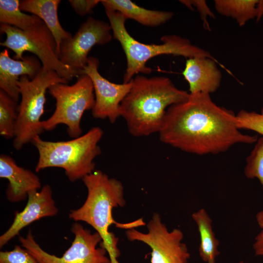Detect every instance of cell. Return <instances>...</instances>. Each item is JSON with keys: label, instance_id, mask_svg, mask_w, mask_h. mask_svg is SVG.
Masks as SVG:
<instances>
[{"label": "cell", "instance_id": "6da1fadb", "mask_svg": "<svg viewBox=\"0 0 263 263\" xmlns=\"http://www.w3.org/2000/svg\"><path fill=\"white\" fill-rule=\"evenodd\" d=\"M158 134L163 143L197 155L218 154L258 140L257 136L240 131L232 111L202 93L189 94L186 100L170 106Z\"/></svg>", "mask_w": 263, "mask_h": 263}, {"label": "cell", "instance_id": "7a4b0ae2", "mask_svg": "<svg viewBox=\"0 0 263 263\" xmlns=\"http://www.w3.org/2000/svg\"><path fill=\"white\" fill-rule=\"evenodd\" d=\"M120 107V114L135 137L158 133L168 109L186 100L189 93L175 86L168 77L136 75Z\"/></svg>", "mask_w": 263, "mask_h": 263}, {"label": "cell", "instance_id": "3957f363", "mask_svg": "<svg viewBox=\"0 0 263 263\" xmlns=\"http://www.w3.org/2000/svg\"><path fill=\"white\" fill-rule=\"evenodd\" d=\"M87 189L86 199L81 207L71 210L69 218L75 222H84L92 226L102 239L101 246L105 248L111 263H119L120 251L118 238L109 231L112 224L129 229L146 225L143 218L128 223H119L113 217L114 207H123L126 202L124 188L118 180L109 177L101 170H95L82 180Z\"/></svg>", "mask_w": 263, "mask_h": 263}, {"label": "cell", "instance_id": "277c9868", "mask_svg": "<svg viewBox=\"0 0 263 263\" xmlns=\"http://www.w3.org/2000/svg\"><path fill=\"white\" fill-rule=\"evenodd\" d=\"M113 37L117 40L124 52L127 67L123 76V83H128L139 73L149 74L151 69L146 66L151 58L162 55H172L185 57H206L216 59L210 54L191 43L188 38L175 35L161 37L163 43L148 44L134 39L125 26L126 19L119 13L105 10Z\"/></svg>", "mask_w": 263, "mask_h": 263}, {"label": "cell", "instance_id": "5b68a950", "mask_svg": "<svg viewBox=\"0 0 263 263\" xmlns=\"http://www.w3.org/2000/svg\"><path fill=\"white\" fill-rule=\"evenodd\" d=\"M103 135L100 127H94L68 141H50L36 136L32 141L38 152L35 171L59 168L65 170L71 182L82 180L94 171V160L101 153L98 144Z\"/></svg>", "mask_w": 263, "mask_h": 263}, {"label": "cell", "instance_id": "8992f818", "mask_svg": "<svg viewBox=\"0 0 263 263\" xmlns=\"http://www.w3.org/2000/svg\"><path fill=\"white\" fill-rule=\"evenodd\" d=\"M69 81L60 76L55 71L42 68L33 79L22 75L18 82L21 101L13 146L20 150L25 145L44 131L41 117L44 112L46 93L56 83L68 84Z\"/></svg>", "mask_w": 263, "mask_h": 263}, {"label": "cell", "instance_id": "52a82bcc", "mask_svg": "<svg viewBox=\"0 0 263 263\" xmlns=\"http://www.w3.org/2000/svg\"><path fill=\"white\" fill-rule=\"evenodd\" d=\"M48 91L56 100V108L50 117L42 120L44 130L51 131L59 124H64L71 138L81 135L82 117L85 111L92 110L95 103L94 87L90 77L83 74L72 85L56 83Z\"/></svg>", "mask_w": 263, "mask_h": 263}, {"label": "cell", "instance_id": "ba28073f", "mask_svg": "<svg viewBox=\"0 0 263 263\" xmlns=\"http://www.w3.org/2000/svg\"><path fill=\"white\" fill-rule=\"evenodd\" d=\"M0 31L6 36V39L0 45L12 50L15 54L14 57L15 59H22L24 52L28 51L37 56L43 68L55 71L69 81L79 76L60 61L57 53L55 39L43 21L26 31L0 24Z\"/></svg>", "mask_w": 263, "mask_h": 263}, {"label": "cell", "instance_id": "9c48e42d", "mask_svg": "<svg viewBox=\"0 0 263 263\" xmlns=\"http://www.w3.org/2000/svg\"><path fill=\"white\" fill-rule=\"evenodd\" d=\"M74 240L61 257L44 250L36 242L29 230L26 237H19L21 246L30 252L39 263H111L103 247H97L102 242L99 234L84 228L77 222L72 225Z\"/></svg>", "mask_w": 263, "mask_h": 263}, {"label": "cell", "instance_id": "30bf717a", "mask_svg": "<svg viewBox=\"0 0 263 263\" xmlns=\"http://www.w3.org/2000/svg\"><path fill=\"white\" fill-rule=\"evenodd\" d=\"M147 226V233L131 228L125 233L129 241L141 242L150 246V263H188L190 255L187 245L182 242L184 234L180 229L169 231L157 213H153Z\"/></svg>", "mask_w": 263, "mask_h": 263}, {"label": "cell", "instance_id": "8fae6325", "mask_svg": "<svg viewBox=\"0 0 263 263\" xmlns=\"http://www.w3.org/2000/svg\"><path fill=\"white\" fill-rule=\"evenodd\" d=\"M109 23L90 17L75 34L61 44L58 57L79 76L87 65L89 53L96 45H105L112 38Z\"/></svg>", "mask_w": 263, "mask_h": 263}, {"label": "cell", "instance_id": "7c38bea8", "mask_svg": "<svg viewBox=\"0 0 263 263\" xmlns=\"http://www.w3.org/2000/svg\"><path fill=\"white\" fill-rule=\"evenodd\" d=\"M99 61L95 57L89 56L82 75L91 78L94 90L95 103L92 110L93 116L97 119H107L114 123L120 117V107L132 85L128 83L111 82L98 72Z\"/></svg>", "mask_w": 263, "mask_h": 263}, {"label": "cell", "instance_id": "4fadbf2b", "mask_svg": "<svg viewBox=\"0 0 263 263\" xmlns=\"http://www.w3.org/2000/svg\"><path fill=\"white\" fill-rule=\"evenodd\" d=\"M28 201L24 209L16 211L9 228L0 236V247H2L18 235L20 231L31 223L41 218L56 215L58 209L53 197L50 185L43 186L38 191L33 190L28 195Z\"/></svg>", "mask_w": 263, "mask_h": 263}, {"label": "cell", "instance_id": "5bb4252c", "mask_svg": "<svg viewBox=\"0 0 263 263\" xmlns=\"http://www.w3.org/2000/svg\"><path fill=\"white\" fill-rule=\"evenodd\" d=\"M0 177L8 180L5 193L12 203L24 200L30 191L41 188L40 180L37 174L18 166L12 157L6 154L0 156Z\"/></svg>", "mask_w": 263, "mask_h": 263}, {"label": "cell", "instance_id": "9a60e30c", "mask_svg": "<svg viewBox=\"0 0 263 263\" xmlns=\"http://www.w3.org/2000/svg\"><path fill=\"white\" fill-rule=\"evenodd\" d=\"M42 64L37 57L27 56L21 60L12 58L7 49L0 53V89L14 100L20 96L18 82L22 75L34 78L40 71Z\"/></svg>", "mask_w": 263, "mask_h": 263}, {"label": "cell", "instance_id": "2e32d148", "mask_svg": "<svg viewBox=\"0 0 263 263\" xmlns=\"http://www.w3.org/2000/svg\"><path fill=\"white\" fill-rule=\"evenodd\" d=\"M216 59L195 57L187 59L182 74L189 85V94H210L220 87L222 74Z\"/></svg>", "mask_w": 263, "mask_h": 263}, {"label": "cell", "instance_id": "e0dca14e", "mask_svg": "<svg viewBox=\"0 0 263 263\" xmlns=\"http://www.w3.org/2000/svg\"><path fill=\"white\" fill-rule=\"evenodd\" d=\"M60 2V0H22L19 6L22 11L38 17L45 23L55 39L58 56L61 43L72 37L59 21L57 10Z\"/></svg>", "mask_w": 263, "mask_h": 263}, {"label": "cell", "instance_id": "ac0fdd59", "mask_svg": "<svg viewBox=\"0 0 263 263\" xmlns=\"http://www.w3.org/2000/svg\"><path fill=\"white\" fill-rule=\"evenodd\" d=\"M100 3L105 10L116 11L126 19L134 20L146 26L161 25L169 20L174 15L169 11L147 9L129 0H102Z\"/></svg>", "mask_w": 263, "mask_h": 263}, {"label": "cell", "instance_id": "d6986e66", "mask_svg": "<svg viewBox=\"0 0 263 263\" xmlns=\"http://www.w3.org/2000/svg\"><path fill=\"white\" fill-rule=\"evenodd\" d=\"M200 235L199 255L205 262H215L219 255V241L212 229V220L204 208H201L192 214Z\"/></svg>", "mask_w": 263, "mask_h": 263}, {"label": "cell", "instance_id": "ffe728a7", "mask_svg": "<svg viewBox=\"0 0 263 263\" xmlns=\"http://www.w3.org/2000/svg\"><path fill=\"white\" fill-rule=\"evenodd\" d=\"M19 0H0V22L21 30H30L41 23L38 17L23 12Z\"/></svg>", "mask_w": 263, "mask_h": 263}, {"label": "cell", "instance_id": "44dd1931", "mask_svg": "<svg viewBox=\"0 0 263 263\" xmlns=\"http://www.w3.org/2000/svg\"><path fill=\"white\" fill-rule=\"evenodd\" d=\"M259 0H215L214 6L220 14L232 18L240 26L257 18Z\"/></svg>", "mask_w": 263, "mask_h": 263}, {"label": "cell", "instance_id": "7402d4cb", "mask_svg": "<svg viewBox=\"0 0 263 263\" xmlns=\"http://www.w3.org/2000/svg\"><path fill=\"white\" fill-rule=\"evenodd\" d=\"M0 89V134L6 139L14 138L18 117L19 104Z\"/></svg>", "mask_w": 263, "mask_h": 263}, {"label": "cell", "instance_id": "603a6c76", "mask_svg": "<svg viewBox=\"0 0 263 263\" xmlns=\"http://www.w3.org/2000/svg\"><path fill=\"white\" fill-rule=\"evenodd\" d=\"M244 174L249 179H258L263 189V136L258 139L247 157Z\"/></svg>", "mask_w": 263, "mask_h": 263}, {"label": "cell", "instance_id": "cb8c5ba5", "mask_svg": "<svg viewBox=\"0 0 263 263\" xmlns=\"http://www.w3.org/2000/svg\"><path fill=\"white\" fill-rule=\"evenodd\" d=\"M236 119L240 130L254 131L263 136V107L261 113L242 110L236 114Z\"/></svg>", "mask_w": 263, "mask_h": 263}, {"label": "cell", "instance_id": "d4e9b609", "mask_svg": "<svg viewBox=\"0 0 263 263\" xmlns=\"http://www.w3.org/2000/svg\"><path fill=\"white\" fill-rule=\"evenodd\" d=\"M0 263H39L26 249L16 245L10 251L0 252Z\"/></svg>", "mask_w": 263, "mask_h": 263}, {"label": "cell", "instance_id": "484cf974", "mask_svg": "<svg viewBox=\"0 0 263 263\" xmlns=\"http://www.w3.org/2000/svg\"><path fill=\"white\" fill-rule=\"evenodd\" d=\"M180 1L185 5L187 7L192 10L193 7H195L200 14V16L204 26L206 29H209L207 18L210 16L214 18L215 16L210 8L208 7L205 0H180Z\"/></svg>", "mask_w": 263, "mask_h": 263}, {"label": "cell", "instance_id": "4316f807", "mask_svg": "<svg viewBox=\"0 0 263 263\" xmlns=\"http://www.w3.org/2000/svg\"><path fill=\"white\" fill-rule=\"evenodd\" d=\"M99 0H69L75 12L80 16L92 13L93 9L100 2Z\"/></svg>", "mask_w": 263, "mask_h": 263}, {"label": "cell", "instance_id": "83f0119b", "mask_svg": "<svg viewBox=\"0 0 263 263\" xmlns=\"http://www.w3.org/2000/svg\"><path fill=\"white\" fill-rule=\"evenodd\" d=\"M253 248L256 256L263 257V240L255 238Z\"/></svg>", "mask_w": 263, "mask_h": 263}, {"label": "cell", "instance_id": "f1b7e54d", "mask_svg": "<svg viewBox=\"0 0 263 263\" xmlns=\"http://www.w3.org/2000/svg\"><path fill=\"white\" fill-rule=\"evenodd\" d=\"M256 219L259 226L262 228V230L257 234L255 238L263 240V210L257 213Z\"/></svg>", "mask_w": 263, "mask_h": 263}, {"label": "cell", "instance_id": "f546056e", "mask_svg": "<svg viewBox=\"0 0 263 263\" xmlns=\"http://www.w3.org/2000/svg\"><path fill=\"white\" fill-rule=\"evenodd\" d=\"M263 16V0H259L258 5V16L256 18L257 21H259Z\"/></svg>", "mask_w": 263, "mask_h": 263}, {"label": "cell", "instance_id": "4dcf8cb0", "mask_svg": "<svg viewBox=\"0 0 263 263\" xmlns=\"http://www.w3.org/2000/svg\"><path fill=\"white\" fill-rule=\"evenodd\" d=\"M238 263H245L243 261H241L239 262H238Z\"/></svg>", "mask_w": 263, "mask_h": 263}, {"label": "cell", "instance_id": "1f68e13d", "mask_svg": "<svg viewBox=\"0 0 263 263\" xmlns=\"http://www.w3.org/2000/svg\"><path fill=\"white\" fill-rule=\"evenodd\" d=\"M208 263H215V262H209Z\"/></svg>", "mask_w": 263, "mask_h": 263}]
</instances>
